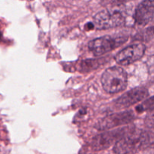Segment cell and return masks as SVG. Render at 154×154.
I'll return each mask as SVG.
<instances>
[{"label":"cell","instance_id":"3957f363","mask_svg":"<svg viewBox=\"0 0 154 154\" xmlns=\"http://www.w3.org/2000/svg\"><path fill=\"white\" fill-rule=\"evenodd\" d=\"M125 16L119 10H103L93 17V26L98 29H107L123 25Z\"/></svg>","mask_w":154,"mask_h":154},{"label":"cell","instance_id":"8fae6325","mask_svg":"<svg viewBox=\"0 0 154 154\" xmlns=\"http://www.w3.org/2000/svg\"><path fill=\"white\" fill-rule=\"evenodd\" d=\"M154 38V26L149 27L147 29L138 33L137 38L141 41H150Z\"/></svg>","mask_w":154,"mask_h":154},{"label":"cell","instance_id":"5b68a950","mask_svg":"<svg viewBox=\"0 0 154 154\" xmlns=\"http://www.w3.org/2000/svg\"><path fill=\"white\" fill-rule=\"evenodd\" d=\"M146 48L143 44H136L128 46L115 56V60L123 66L132 64L139 60L144 56Z\"/></svg>","mask_w":154,"mask_h":154},{"label":"cell","instance_id":"5bb4252c","mask_svg":"<svg viewBox=\"0 0 154 154\" xmlns=\"http://www.w3.org/2000/svg\"><path fill=\"white\" fill-rule=\"evenodd\" d=\"M128 1H130V0H114V2L116 3H123V2H126Z\"/></svg>","mask_w":154,"mask_h":154},{"label":"cell","instance_id":"277c9868","mask_svg":"<svg viewBox=\"0 0 154 154\" xmlns=\"http://www.w3.org/2000/svg\"><path fill=\"white\" fill-rule=\"evenodd\" d=\"M126 42L125 38H114L110 36H103L90 41L89 49L96 56H100L110 52L117 47Z\"/></svg>","mask_w":154,"mask_h":154},{"label":"cell","instance_id":"7c38bea8","mask_svg":"<svg viewBox=\"0 0 154 154\" xmlns=\"http://www.w3.org/2000/svg\"><path fill=\"white\" fill-rule=\"evenodd\" d=\"M99 63L95 60H88L86 61L83 62L81 64V67L84 70H90V69H94L99 66Z\"/></svg>","mask_w":154,"mask_h":154},{"label":"cell","instance_id":"8992f818","mask_svg":"<svg viewBox=\"0 0 154 154\" xmlns=\"http://www.w3.org/2000/svg\"><path fill=\"white\" fill-rule=\"evenodd\" d=\"M134 19L140 26H145L154 20V0H143L135 9Z\"/></svg>","mask_w":154,"mask_h":154},{"label":"cell","instance_id":"9c48e42d","mask_svg":"<svg viewBox=\"0 0 154 154\" xmlns=\"http://www.w3.org/2000/svg\"><path fill=\"white\" fill-rule=\"evenodd\" d=\"M123 130V129H121L120 131L107 132V133L98 135L93 141V149L99 150L102 149H105L111 146L115 140L119 138L120 135H123V132H126V131Z\"/></svg>","mask_w":154,"mask_h":154},{"label":"cell","instance_id":"30bf717a","mask_svg":"<svg viewBox=\"0 0 154 154\" xmlns=\"http://www.w3.org/2000/svg\"><path fill=\"white\" fill-rule=\"evenodd\" d=\"M154 109V96L144 101L142 104L138 105L136 108V111L138 112H143L145 111H150Z\"/></svg>","mask_w":154,"mask_h":154},{"label":"cell","instance_id":"52a82bcc","mask_svg":"<svg viewBox=\"0 0 154 154\" xmlns=\"http://www.w3.org/2000/svg\"><path fill=\"white\" fill-rule=\"evenodd\" d=\"M149 96L148 90L144 87H136L129 91L117 99L116 102L119 105L124 107H129L138 103L145 99Z\"/></svg>","mask_w":154,"mask_h":154},{"label":"cell","instance_id":"7a4b0ae2","mask_svg":"<svg viewBox=\"0 0 154 154\" xmlns=\"http://www.w3.org/2000/svg\"><path fill=\"white\" fill-rule=\"evenodd\" d=\"M145 141L146 137L142 132L127 131L115 144L114 152L117 153H135L141 149Z\"/></svg>","mask_w":154,"mask_h":154},{"label":"cell","instance_id":"6da1fadb","mask_svg":"<svg viewBox=\"0 0 154 154\" xmlns=\"http://www.w3.org/2000/svg\"><path fill=\"white\" fill-rule=\"evenodd\" d=\"M101 81L106 92L109 93H120L124 90L127 86V73L118 66L108 68L102 74Z\"/></svg>","mask_w":154,"mask_h":154},{"label":"cell","instance_id":"ba28073f","mask_svg":"<svg viewBox=\"0 0 154 154\" xmlns=\"http://www.w3.org/2000/svg\"><path fill=\"white\" fill-rule=\"evenodd\" d=\"M133 114L130 112H123L112 114L101 120L98 124L99 129H108L119 125L128 123L133 120Z\"/></svg>","mask_w":154,"mask_h":154},{"label":"cell","instance_id":"4fadbf2b","mask_svg":"<svg viewBox=\"0 0 154 154\" xmlns=\"http://www.w3.org/2000/svg\"><path fill=\"white\" fill-rule=\"evenodd\" d=\"M150 112L146 118V123L150 127L154 128V109L150 110Z\"/></svg>","mask_w":154,"mask_h":154}]
</instances>
